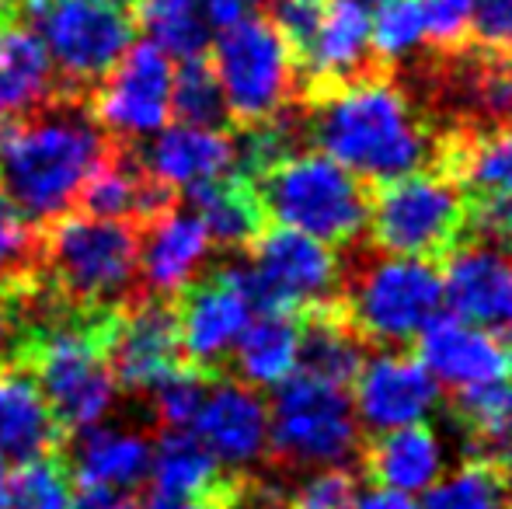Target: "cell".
<instances>
[{
    "instance_id": "obj_1",
    "label": "cell",
    "mask_w": 512,
    "mask_h": 509,
    "mask_svg": "<svg viewBox=\"0 0 512 509\" xmlns=\"http://www.w3.org/2000/svg\"><path fill=\"white\" fill-rule=\"evenodd\" d=\"M108 140L88 95L60 88L39 109L0 123V192L32 224H53L77 206Z\"/></svg>"
},
{
    "instance_id": "obj_2",
    "label": "cell",
    "mask_w": 512,
    "mask_h": 509,
    "mask_svg": "<svg viewBox=\"0 0 512 509\" xmlns=\"http://www.w3.org/2000/svg\"><path fill=\"white\" fill-rule=\"evenodd\" d=\"M304 133L359 182L384 185L429 161V136L411 98L377 74L324 88L304 119Z\"/></svg>"
},
{
    "instance_id": "obj_3",
    "label": "cell",
    "mask_w": 512,
    "mask_h": 509,
    "mask_svg": "<svg viewBox=\"0 0 512 509\" xmlns=\"http://www.w3.org/2000/svg\"><path fill=\"white\" fill-rule=\"evenodd\" d=\"M39 272L74 311L119 314L143 300L140 227L70 213L42 231Z\"/></svg>"
},
{
    "instance_id": "obj_4",
    "label": "cell",
    "mask_w": 512,
    "mask_h": 509,
    "mask_svg": "<svg viewBox=\"0 0 512 509\" xmlns=\"http://www.w3.org/2000/svg\"><path fill=\"white\" fill-rule=\"evenodd\" d=\"M115 314H67L21 339L14 360L35 374L63 433L91 429L112 412L115 381L102 353L105 328Z\"/></svg>"
},
{
    "instance_id": "obj_5",
    "label": "cell",
    "mask_w": 512,
    "mask_h": 509,
    "mask_svg": "<svg viewBox=\"0 0 512 509\" xmlns=\"http://www.w3.org/2000/svg\"><path fill=\"white\" fill-rule=\"evenodd\" d=\"M251 185L265 217L331 248L356 241L370 220L366 182L321 150H297Z\"/></svg>"
},
{
    "instance_id": "obj_6",
    "label": "cell",
    "mask_w": 512,
    "mask_h": 509,
    "mask_svg": "<svg viewBox=\"0 0 512 509\" xmlns=\"http://www.w3.org/2000/svg\"><path fill=\"white\" fill-rule=\"evenodd\" d=\"M342 318L366 346L401 349L443 311V272L432 258L366 255L342 272Z\"/></svg>"
},
{
    "instance_id": "obj_7",
    "label": "cell",
    "mask_w": 512,
    "mask_h": 509,
    "mask_svg": "<svg viewBox=\"0 0 512 509\" xmlns=\"http://www.w3.org/2000/svg\"><path fill=\"white\" fill-rule=\"evenodd\" d=\"M14 21L32 28L60 88L88 95L133 46L129 0H14Z\"/></svg>"
},
{
    "instance_id": "obj_8",
    "label": "cell",
    "mask_w": 512,
    "mask_h": 509,
    "mask_svg": "<svg viewBox=\"0 0 512 509\" xmlns=\"http://www.w3.org/2000/svg\"><path fill=\"white\" fill-rule=\"evenodd\" d=\"M220 276L248 300L251 314H297L304 307H331L342 265L324 241L272 227L251 241L248 258L223 265Z\"/></svg>"
},
{
    "instance_id": "obj_9",
    "label": "cell",
    "mask_w": 512,
    "mask_h": 509,
    "mask_svg": "<svg viewBox=\"0 0 512 509\" xmlns=\"http://www.w3.org/2000/svg\"><path fill=\"white\" fill-rule=\"evenodd\" d=\"M363 447L349 387L297 370L269 405V454L283 468H345Z\"/></svg>"
},
{
    "instance_id": "obj_10",
    "label": "cell",
    "mask_w": 512,
    "mask_h": 509,
    "mask_svg": "<svg viewBox=\"0 0 512 509\" xmlns=\"http://www.w3.org/2000/svg\"><path fill=\"white\" fill-rule=\"evenodd\" d=\"M467 224L464 185L450 171H411L384 182L370 199V227L377 252L432 258L453 248Z\"/></svg>"
},
{
    "instance_id": "obj_11",
    "label": "cell",
    "mask_w": 512,
    "mask_h": 509,
    "mask_svg": "<svg viewBox=\"0 0 512 509\" xmlns=\"http://www.w3.org/2000/svg\"><path fill=\"white\" fill-rule=\"evenodd\" d=\"M209 63L234 123L255 126L290 109L297 91V56L262 14L216 32Z\"/></svg>"
},
{
    "instance_id": "obj_12",
    "label": "cell",
    "mask_w": 512,
    "mask_h": 509,
    "mask_svg": "<svg viewBox=\"0 0 512 509\" xmlns=\"http://www.w3.org/2000/svg\"><path fill=\"white\" fill-rule=\"evenodd\" d=\"M171 56L154 42H136L119 56L112 70L88 91V105L98 126L112 140H140L161 133L171 116Z\"/></svg>"
},
{
    "instance_id": "obj_13",
    "label": "cell",
    "mask_w": 512,
    "mask_h": 509,
    "mask_svg": "<svg viewBox=\"0 0 512 509\" xmlns=\"http://www.w3.org/2000/svg\"><path fill=\"white\" fill-rule=\"evenodd\" d=\"M102 353L115 387L150 391L182 363L175 304H168L164 297H143L119 311L105 328Z\"/></svg>"
},
{
    "instance_id": "obj_14",
    "label": "cell",
    "mask_w": 512,
    "mask_h": 509,
    "mask_svg": "<svg viewBox=\"0 0 512 509\" xmlns=\"http://www.w3.org/2000/svg\"><path fill=\"white\" fill-rule=\"evenodd\" d=\"M439 405V384L418 356L384 349L363 360L352 377V408L370 433H391L425 422Z\"/></svg>"
},
{
    "instance_id": "obj_15",
    "label": "cell",
    "mask_w": 512,
    "mask_h": 509,
    "mask_svg": "<svg viewBox=\"0 0 512 509\" xmlns=\"http://www.w3.org/2000/svg\"><path fill=\"white\" fill-rule=\"evenodd\" d=\"M443 304L485 332L512 342V252L492 241L453 248L443 272Z\"/></svg>"
},
{
    "instance_id": "obj_16",
    "label": "cell",
    "mask_w": 512,
    "mask_h": 509,
    "mask_svg": "<svg viewBox=\"0 0 512 509\" xmlns=\"http://www.w3.org/2000/svg\"><path fill=\"white\" fill-rule=\"evenodd\" d=\"M418 360L439 387H450L453 394L512 377L509 342L457 314H436L418 332Z\"/></svg>"
},
{
    "instance_id": "obj_17",
    "label": "cell",
    "mask_w": 512,
    "mask_h": 509,
    "mask_svg": "<svg viewBox=\"0 0 512 509\" xmlns=\"http://www.w3.org/2000/svg\"><path fill=\"white\" fill-rule=\"evenodd\" d=\"M199 443L230 471H248L269 454V401L244 381H209L196 419Z\"/></svg>"
},
{
    "instance_id": "obj_18",
    "label": "cell",
    "mask_w": 512,
    "mask_h": 509,
    "mask_svg": "<svg viewBox=\"0 0 512 509\" xmlns=\"http://www.w3.org/2000/svg\"><path fill=\"white\" fill-rule=\"evenodd\" d=\"M77 206L88 217L122 220V224H136L143 231L150 220H157L175 206V192L143 168L133 143L108 140V150L91 168L88 182L77 196Z\"/></svg>"
},
{
    "instance_id": "obj_19",
    "label": "cell",
    "mask_w": 512,
    "mask_h": 509,
    "mask_svg": "<svg viewBox=\"0 0 512 509\" xmlns=\"http://www.w3.org/2000/svg\"><path fill=\"white\" fill-rule=\"evenodd\" d=\"M175 314L182 353L199 370L220 367L234 353V342L241 339L244 325L251 321L248 300L220 272L213 279H196L192 286H185Z\"/></svg>"
},
{
    "instance_id": "obj_20",
    "label": "cell",
    "mask_w": 512,
    "mask_h": 509,
    "mask_svg": "<svg viewBox=\"0 0 512 509\" xmlns=\"http://www.w3.org/2000/svg\"><path fill=\"white\" fill-rule=\"evenodd\" d=\"M143 231L147 238L140 241V283L147 297H175L196 283L213 252V241L196 213L171 206Z\"/></svg>"
},
{
    "instance_id": "obj_21",
    "label": "cell",
    "mask_w": 512,
    "mask_h": 509,
    "mask_svg": "<svg viewBox=\"0 0 512 509\" xmlns=\"http://www.w3.org/2000/svg\"><path fill=\"white\" fill-rule=\"evenodd\" d=\"M63 447V426L56 422L46 394L25 363H0V461L32 464Z\"/></svg>"
},
{
    "instance_id": "obj_22",
    "label": "cell",
    "mask_w": 512,
    "mask_h": 509,
    "mask_svg": "<svg viewBox=\"0 0 512 509\" xmlns=\"http://www.w3.org/2000/svg\"><path fill=\"white\" fill-rule=\"evenodd\" d=\"M140 161L171 192L196 189V185L213 182V178H223L234 171L237 143L220 126L178 123L161 129L157 140L140 154Z\"/></svg>"
},
{
    "instance_id": "obj_23",
    "label": "cell",
    "mask_w": 512,
    "mask_h": 509,
    "mask_svg": "<svg viewBox=\"0 0 512 509\" xmlns=\"http://www.w3.org/2000/svg\"><path fill=\"white\" fill-rule=\"evenodd\" d=\"M154 443L140 433L112 426L81 429L70 454V478L81 489L95 492H133L147 482Z\"/></svg>"
},
{
    "instance_id": "obj_24",
    "label": "cell",
    "mask_w": 512,
    "mask_h": 509,
    "mask_svg": "<svg viewBox=\"0 0 512 509\" xmlns=\"http://www.w3.org/2000/svg\"><path fill=\"white\" fill-rule=\"evenodd\" d=\"M370 56V7L356 0H328L321 25L300 60L317 88H335L363 77Z\"/></svg>"
},
{
    "instance_id": "obj_25",
    "label": "cell",
    "mask_w": 512,
    "mask_h": 509,
    "mask_svg": "<svg viewBox=\"0 0 512 509\" xmlns=\"http://www.w3.org/2000/svg\"><path fill=\"white\" fill-rule=\"evenodd\" d=\"M366 471L384 489L422 496L446 471V443L425 422L377 433V440L366 447Z\"/></svg>"
},
{
    "instance_id": "obj_26",
    "label": "cell",
    "mask_w": 512,
    "mask_h": 509,
    "mask_svg": "<svg viewBox=\"0 0 512 509\" xmlns=\"http://www.w3.org/2000/svg\"><path fill=\"white\" fill-rule=\"evenodd\" d=\"M147 509H175L185 499L206 496L220 485V464L189 429H164L150 457Z\"/></svg>"
},
{
    "instance_id": "obj_27",
    "label": "cell",
    "mask_w": 512,
    "mask_h": 509,
    "mask_svg": "<svg viewBox=\"0 0 512 509\" xmlns=\"http://www.w3.org/2000/svg\"><path fill=\"white\" fill-rule=\"evenodd\" d=\"M230 356L237 381L251 387H279L286 377L297 374L300 321L293 314H251Z\"/></svg>"
},
{
    "instance_id": "obj_28",
    "label": "cell",
    "mask_w": 512,
    "mask_h": 509,
    "mask_svg": "<svg viewBox=\"0 0 512 509\" xmlns=\"http://www.w3.org/2000/svg\"><path fill=\"white\" fill-rule=\"evenodd\" d=\"M192 213L203 220L213 245L223 248H248L262 234V203L248 178L223 175L189 189Z\"/></svg>"
},
{
    "instance_id": "obj_29",
    "label": "cell",
    "mask_w": 512,
    "mask_h": 509,
    "mask_svg": "<svg viewBox=\"0 0 512 509\" xmlns=\"http://www.w3.org/2000/svg\"><path fill=\"white\" fill-rule=\"evenodd\" d=\"M439 98L481 129L512 126V56L492 53V60L450 70Z\"/></svg>"
},
{
    "instance_id": "obj_30",
    "label": "cell",
    "mask_w": 512,
    "mask_h": 509,
    "mask_svg": "<svg viewBox=\"0 0 512 509\" xmlns=\"http://www.w3.org/2000/svg\"><path fill=\"white\" fill-rule=\"evenodd\" d=\"M366 342L356 335V328L342 318L338 307H317L300 325V363L310 377L349 387L366 360Z\"/></svg>"
},
{
    "instance_id": "obj_31",
    "label": "cell",
    "mask_w": 512,
    "mask_h": 509,
    "mask_svg": "<svg viewBox=\"0 0 512 509\" xmlns=\"http://www.w3.org/2000/svg\"><path fill=\"white\" fill-rule=\"evenodd\" d=\"M129 11L161 53L178 56V60L206 56L209 25L203 0H129Z\"/></svg>"
},
{
    "instance_id": "obj_32",
    "label": "cell",
    "mask_w": 512,
    "mask_h": 509,
    "mask_svg": "<svg viewBox=\"0 0 512 509\" xmlns=\"http://www.w3.org/2000/svg\"><path fill=\"white\" fill-rule=\"evenodd\" d=\"M450 175L460 185H471L481 199L512 196V126L478 129L450 154Z\"/></svg>"
},
{
    "instance_id": "obj_33",
    "label": "cell",
    "mask_w": 512,
    "mask_h": 509,
    "mask_svg": "<svg viewBox=\"0 0 512 509\" xmlns=\"http://www.w3.org/2000/svg\"><path fill=\"white\" fill-rule=\"evenodd\" d=\"M418 509H512V489L502 468L474 457L460 468L443 471L439 482L422 492Z\"/></svg>"
},
{
    "instance_id": "obj_34",
    "label": "cell",
    "mask_w": 512,
    "mask_h": 509,
    "mask_svg": "<svg viewBox=\"0 0 512 509\" xmlns=\"http://www.w3.org/2000/svg\"><path fill=\"white\" fill-rule=\"evenodd\" d=\"M457 415L471 447L485 461H492V454H506L512 443V377L474 387V391H460Z\"/></svg>"
},
{
    "instance_id": "obj_35",
    "label": "cell",
    "mask_w": 512,
    "mask_h": 509,
    "mask_svg": "<svg viewBox=\"0 0 512 509\" xmlns=\"http://www.w3.org/2000/svg\"><path fill=\"white\" fill-rule=\"evenodd\" d=\"M171 112L178 116V123H189V126L223 129V123L230 119L209 56L182 60V67L175 70V77H171Z\"/></svg>"
},
{
    "instance_id": "obj_36",
    "label": "cell",
    "mask_w": 512,
    "mask_h": 509,
    "mask_svg": "<svg viewBox=\"0 0 512 509\" xmlns=\"http://www.w3.org/2000/svg\"><path fill=\"white\" fill-rule=\"evenodd\" d=\"M429 42L422 0H387L370 11V49L387 63H405Z\"/></svg>"
},
{
    "instance_id": "obj_37",
    "label": "cell",
    "mask_w": 512,
    "mask_h": 509,
    "mask_svg": "<svg viewBox=\"0 0 512 509\" xmlns=\"http://www.w3.org/2000/svg\"><path fill=\"white\" fill-rule=\"evenodd\" d=\"M42 231L0 192V290L28 283L39 276Z\"/></svg>"
},
{
    "instance_id": "obj_38",
    "label": "cell",
    "mask_w": 512,
    "mask_h": 509,
    "mask_svg": "<svg viewBox=\"0 0 512 509\" xmlns=\"http://www.w3.org/2000/svg\"><path fill=\"white\" fill-rule=\"evenodd\" d=\"M7 509H77L74 478L56 457L21 464L7 489Z\"/></svg>"
},
{
    "instance_id": "obj_39",
    "label": "cell",
    "mask_w": 512,
    "mask_h": 509,
    "mask_svg": "<svg viewBox=\"0 0 512 509\" xmlns=\"http://www.w3.org/2000/svg\"><path fill=\"white\" fill-rule=\"evenodd\" d=\"M209 391V377L199 367H182L178 363L171 374H164L161 381L150 387V398H154V419L164 429H185L192 426L199 405H203Z\"/></svg>"
},
{
    "instance_id": "obj_40",
    "label": "cell",
    "mask_w": 512,
    "mask_h": 509,
    "mask_svg": "<svg viewBox=\"0 0 512 509\" xmlns=\"http://www.w3.org/2000/svg\"><path fill=\"white\" fill-rule=\"evenodd\" d=\"M356 492L359 478L349 468H321L300 482L293 509H352Z\"/></svg>"
},
{
    "instance_id": "obj_41",
    "label": "cell",
    "mask_w": 512,
    "mask_h": 509,
    "mask_svg": "<svg viewBox=\"0 0 512 509\" xmlns=\"http://www.w3.org/2000/svg\"><path fill=\"white\" fill-rule=\"evenodd\" d=\"M324 7H328V0H265L272 28L283 35L293 56L304 53L307 42L314 39L317 25L324 18Z\"/></svg>"
},
{
    "instance_id": "obj_42",
    "label": "cell",
    "mask_w": 512,
    "mask_h": 509,
    "mask_svg": "<svg viewBox=\"0 0 512 509\" xmlns=\"http://www.w3.org/2000/svg\"><path fill=\"white\" fill-rule=\"evenodd\" d=\"M474 4L478 0H422L429 42L443 49H457L471 35Z\"/></svg>"
},
{
    "instance_id": "obj_43",
    "label": "cell",
    "mask_w": 512,
    "mask_h": 509,
    "mask_svg": "<svg viewBox=\"0 0 512 509\" xmlns=\"http://www.w3.org/2000/svg\"><path fill=\"white\" fill-rule=\"evenodd\" d=\"M471 32L488 53L512 56V0H478Z\"/></svg>"
},
{
    "instance_id": "obj_44",
    "label": "cell",
    "mask_w": 512,
    "mask_h": 509,
    "mask_svg": "<svg viewBox=\"0 0 512 509\" xmlns=\"http://www.w3.org/2000/svg\"><path fill=\"white\" fill-rule=\"evenodd\" d=\"M474 231L481 241H492L512 252V196H492L481 199L478 210L471 213Z\"/></svg>"
},
{
    "instance_id": "obj_45",
    "label": "cell",
    "mask_w": 512,
    "mask_h": 509,
    "mask_svg": "<svg viewBox=\"0 0 512 509\" xmlns=\"http://www.w3.org/2000/svg\"><path fill=\"white\" fill-rule=\"evenodd\" d=\"M230 509H290L286 496L276 485H265L262 478H241V482H223Z\"/></svg>"
},
{
    "instance_id": "obj_46",
    "label": "cell",
    "mask_w": 512,
    "mask_h": 509,
    "mask_svg": "<svg viewBox=\"0 0 512 509\" xmlns=\"http://www.w3.org/2000/svg\"><path fill=\"white\" fill-rule=\"evenodd\" d=\"M262 7H265V0H203L209 32H223V28L241 25V21L255 18Z\"/></svg>"
},
{
    "instance_id": "obj_47",
    "label": "cell",
    "mask_w": 512,
    "mask_h": 509,
    "mask_svg": "<svg viewBox=\"0 0 512 509\" xmlns=\"http://www.w3.org/2000/svg\"><path fill=\"white\" fill-rule=\"evenodd\" d=\"M21 346V321L14 297L7 290H0V363H11L18 356Z\"/></svg>"
},
{
    "instance_id": "obj_48",
    "label": "cell",
    "mask_w": 512,
    "mask_h": 509,
    "mask_svg": "<svg viewBox=\"0 0 512 509\" xmlns=\"http://www.w3.org/2000/svg\"><path fill=\"white\" fill-rule=\"evenodd\" d=\"M352 509H418L415 496H405V492L384 489V485H373V489H359Z\"/></svg>"
},
{
    "instance_id": "obj_49",
    "label": "cell",
    "mask_w": 512,
    "mask_h": 509,
    "mask_svg": "<svg viewBox=\"0 0 512 509\" xmlns=\"http://www.w3.org/2000/svg\"><path fill=\"white\" fill-rule=\"evenodd\" d=\"M77 509H147L140 499H133V492H95L81 489L77 496Z\"/></svg>"
},
{
    "instance_id": "obj_50",
    "label": "cell",
    "mask_w": 512,
    "mask_h": 509,
    "mask_svg": "<svg viewBox=\"0 0 512 509\" xmlns=\"http://www.w3.org/2000/svg\"><path fill=\"white\" fill-rule=\"evenodd\" d=\"M175 509H230V506H227V492H223V485H216V489H209L206 496L185 499V503H178Z\"/></svg>"
},
{
    "instance_id": "obj_51",
    "label": "cell",
    "mask_w": 512,
    "mask_h": 509,
    "mask_svg": "<svg viewBox=\"0 0 512 509\" xmlns=\"http://www.w3.org/2000/svg\"><path fill=\"white\" fill-rule=\"evenodd\" d=\"M7 489H11V475H7L4 461H0V509H7Z\"/></svg>"
},
{
    "instance_id": "obj_52",
    "label": "cell",
    "mask_w": 512,
    "mask_h": 509,
    "mask_svg": "<svg viewBox=\"0 0 512 509\" xmlns=\"http://www.w3.org/2000/svg\"><path fill=\"white\" fill-rule=\"evenodd\" d=\"M7 21H14V4L11 0H0V25H7Z\"/></svg>"
},
{
    "instance_id": "obj_53",
    "label": "cell",
    "mask_w": 512,
    "mask_h": 509,
    "mask_svg": "<svg viewBox=\"0 0 512 509\" xmlns=\"http://www.w3.org/2000/svg\"><path fill=\"white\" fill-rule=\"evenodd\" d=\"M502 475H506V482H512V443L506 447V468H502Z\"/></svg>"
},
{
    "instance_id": "obj_54",
    "label": "cell",
    "mask_w": 512,
    "mask_h": 509,
    "mask_svg": "<svg viewBox=\"0 0 512 509\" xmlns=\"http://www.w3.org/2000/svg\"><path fill=\"white\" fill-rule=\"evenodd\" d=\"M356 4H363V7H370V11H373V7H380V4H387V0H356Z\"/></svg>"
},
{
    "instance_id": "obj_55",
    "label": "cell",
    "mask_w": 512,
    "mask_h": 509,
    "mask_svg": "<svg viewBox=\"0 0 512 509\" xmlns=\"http://www.w3.org/2000/svg\"><path fill=\"white\" fill-rule=\"evenodd\" d=\"M4 119H7V116H4V98H0V123H4Z\"/></svg>"
},
{
    "instance_id": "obj_56",
    "label": "cell",
    "mask_w": 512,
    "mask_h": 509,
    "mask_svg": "<svg viewBox=\"0 0 512 509\" xmlns=\"http://www.w3.org/2000/svg\"><path fill=\"white\" fill-rule=\"evenodd\" d=\"M11 4H14V0H11Z\"/></svg>"
}]
</instances>
